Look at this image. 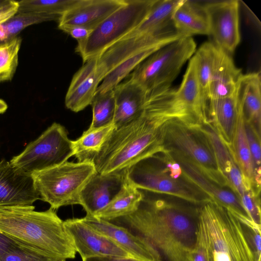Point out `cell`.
I'll return each instance as SVG.
<instances>
[{
    "label": "cell",
    "mask_w": 261,
    "mask_h": 261,
    "mask_svg": "<svg viewBox=\"0 0 261 261\" xmlns=\"http://www.w3.org/2000/svg\"><path fill=\"white\" fill-rule=\"evenodd\" d=\"M98 58V56L84 62L73 76L65 99V106L73 112H80L91 105L103 80L97 69Z\"/></svg>",
    "instance_id": "cell-18"
},
{
    "label": "cell",
    "mask_w": 261,
    "mask_h": 261,
    "mask_svg": "<svg viewBox=\"0 0 261 261\" xmlns=\"http://www.w3.org/2000/svg\"><path fill=\"white\" fill-rule=\"evenodd\" d=\"M181 0H155L144 20L129 34L167 35L176 32L172 22L173 12Z\"/></svg>",
    "instance_id": "cell-27"
},
{
    "label": "cell",
    "mask_w": 261,
    "mask_h": 261,
    "mask_svg": "<svg viewBox=\"0 0 261 261\" xmlns=\"http://www.w3.org/2000/svg\"><path fill=\"white\" fill-rule=\"evenodd\" d=\"M201 124H189L177 118L167 121L161 130L163 151L191 160L215 182L230 188L219 169L212 144Z\"/></svg>",
    "instance_id": "cell-6"
},
{
    "label": "cell",
    "mask_w": 261,
    "mask_h": 261,
    "mask_svg": "<svg viewBox=\"0 0 261 261\" xmlns=\"http://www.w3.org/2000/svg\"><path fill=\"white\" fill-rule=\"evenodd\" d=\"M167 153L178 163L184 175L212 200L225 207L236 216L249 218L239 197L231 189L215 182L191 160L177 154Z\"/></svg>",
    "instance_id": "cell-16"
},
{
    "label": "cell",
    "mask_w": 261,
    "mask_h": 261,
    "mask_svg": "<svg viewBox=\"0 0 261 261\" xmlns=\"http://www.w3.org/2000/svg\"><path fill=\"white\" fill-rule=\"evenodd\" d=\"M125 3V0H84L61 15L58 26H76L93 30Z\"/></svg>",
    "instance_id": "cell-22"
},
{
    "label": "cell",
    "mask_w": 261,
    "mask_h": 261,
    "mask_svg": "<svg viewBox=\"0 0 261 261\" xmlns=\"http://www.w3.org/2000/svg\"><path fill=\"white\" fill-rule=\"evenodd\" d=\"M15 242L0 232V257L8 251Z\"/></svg>",
    "instance_id": "cell-45"
},
{
    "label": "cell",
    "mask_w": 261,
    "mask_h": 261,
    "mask_svg": "<svg viewBox=\"0 0 261 261\" xmlns=\"http://www.w3.org/2000/svg\"><path fill=\"white\" fill-rule=\"evenodd\" d=\"M84 0H22L18 1L17 13L62 15L80 5Z\"/></svg>",
    "instance_id": "cell-34"
},
{
    "label": "cell",
    "mask_w": 261,
    "mask_h": 261,
    "mask_svg": "<svg viewBox=\"0 0 261 261\" xmlns=\"http://www.w3.org/2000/svg\"><path fill=\"white\" fill-rule=\"evenodd\" d=\"M181 37H183L176 32L165 35L127 34L98 56L97 70L103 79L115 67L131 56L149 48L162 47Z\"/></svg>",
    "instance_id": "cell-12"
},
{
    "label": "cell",
    "mask_w": 261,
    "mask_h": 261,
    "mask_svg": "<svg viewBox=\"0 0 261 261\" xmlns=\"http://www.w3.org/2000/svg\"><path fill=\"white\" fill-rule=\"evenodd\" d=\"M6 0H0V5L3 4Z\"/></svg>",
    "instance_id": "cell-48"
},
{
    "label": "cell",
    "mask_w": 261,
    "mask_h": 261,
    "mask_svg": "<svg viewBox=\"0 0 261 261\" xmlns=\"http://www.w3.org/2000/svg\"><path fill=\"white\" fill-rule=\"evenodd\" d=\"M207 115L210 122L220 138L231 145L239 115L235 94L229 97L208 100Z\"/></svg>",
    "instance_id": "cell-26"
},
{
    "label": "cell",
    "mask_w": 261,
    "mask_h": 261,
    "mask_svg": "<svg viewBox=\"0 0 261 261\" xmlns=\"http://www.w3.org/2000/svg\"><path fill=\"white\" fill-rule=\"evenodd\" d=\"M60 30L68 33L77 41L85 40L92 30L76 26H58Z\"/></svg>",
    "instance_id": "cell-42"
},
{
    "label": "cell",
    "mask_w": 261,
    "mask_h": 261,
    "mask_svg": "<svg viewBox=\"0 0 261 261\" xmlns=\"http://www.w3.org/2000/svg\"><path fill=\"white\" fill-rule=\"evenodd\" d=\"M127 170L102 174L97 172L89 180L81 194V205L86 215L93 216L106 206L120 191Z\"/></svg>",
    "instance_id": "cell-17"
},
{
    "label": "cell",
    "mask_w": 261,
    "mask_h": 261,
    "mask_svg": "<svg viewBox=\"0 0 261 261\" xmlns=\"http://www.w3.org/2000/svg\"><path fill=\"white\" fill-rule=\"evenodd\" d=\"M259 195L254 190L245 192L240 197L241 204L248 217L260 225V203Z\"/></svg>",
    "instance_id": "cell-40"
},
{
    "label": "cell",
    "mask_w": 261,
    "mask_h": 261,
    "mask_svg": "<svg viewBox=\"0 0 261 261\" xmlns=\"http://www.w3.org/2000/svg\"><path fill=\"white\" fill-rule=\"evenodd\" d=\"M196 48L192 37H181L155 51L129 76L147 92L169 89Z\"/></svg>",
    "instance_id": "cell-8"
},
{
    "label": "cell",
    "mask_w": 261,
    "mask_h": 261,
    "mask_svg": "<svg viewBox=\"0 0 261 261\" xmlns=\"http://www.w3.org/2000/svg\"><path fill=\"white\" fill-rule=\"evenodd\" d=\"M201 127L212 144L219 169L230 188L239 198L245 192L252 190L237 164L231 145L226 144L220 138L210 122L202 124Z\"/></svg>",
    "instance_id": "cell-19"
},
{
    "label": "cell",
    "mask_w": 261,
    "mask_h": 261,
    "mask_svg": "<svg viewBox=\"0 0 261 261\" xmlns=\"http://www.w3.org/2000/svg\"><path fill=\"white\" fill-rule=\"evenodd\" d=\"M242 74L230 55L220 49L208 86L207 99L234 95Z\"/></svg>",
    "instance_id": "cell-24"
},
{
    "label": "cell",
    "mask_w": 261,
    "mask_h": 261,
    "mask_svg": "<svg viewBox=\"0 0 261 261\" xmlns=\"http://www.w3.org/2000/svg\"><path fill=\"white\" fill-rule=\"evenodd\" d=\"M190 261H208L206 248L198 236L196 245L191 254Z\"/></svg>",
    "instance_id": "cell-43"
},
{
    "label": "cell",
    "mask_w": 261,
    "mask_h": 261,
    "mask_svg": "<svg viewBox=\"0 0 261 261\" xmlns=\"http://www.w3.org/2000/svg\"><path fill=\"white\" fill-rule=\"evenodd\" d=\"M34 209L33 205L0 207V232L16 243L56 258H74L76 251L56 211Z\"/></svg>",
    "instance_id": "cell-3"
},
{
    "label": "cell",
    "mask_w": 261,
    "mask_h": 261,
    "mask_svg": "<svg viewBox=\"0 0 261 261\" xmlns=\"http://www.w3.org/2000/svg\"><path fill=\"white\" fill-rule=\"evenodd\" d=\"M40 199L32 175L0 162V207L30 206Z\"/></svg>",
    "instance_id": "cell-14"
},
{
    "label": "cell",
    "mask_w": 261,
    "mask_h": 261,
    "mask_svg": "<svg viewBox=\"0 0 261 261\" xmlns=\"http://www.w3.org/2000/svg\"><path fill=\"white\" fill-rule=\"evenodd\" d=\"M143 197L144 194L130 182L126 177L123 187L118 194L93 216L108 221L126 216L138 209Z\"/></svg>",
    "instance_id": "cell-28"
},
{
    "label": "cell",
    "mask_w": 261,
    "mask_h": 261,
    "mask_svg": "<svg viewBox=\"0 0 261 261\" xmlns=\"http://www.w3.org/2000/svg\"><path fill=\"white\" fill-rule=\"evenodd\" d=\"M114 88L115 112L113 123L119 128L140 117L143 113L147 93L129 76Z\"/></svg>",
    "instance_id": "cell-21"
},
{
    "label": "cell",
    "mask_w": 261,
    "mask_h": 261,
    "mask_svg": "<svg viewBox=\"0 0 261 261\" xmlns=\"http://www.w3.org/2000/svg\"><path fill=\"white\" fill-rule=\"evenodd\" d=\"M115 129L113 122L98 127H89L76 140L72 141L74 156L78 162H93L104 143Z\"/></svg>",
    "instance_id": "cell-29"
},
{
    "label": "cell",
    "mask_w": 261,
    "mask_h": 261,
    "mask_svg": "<svg viewBox=\"0 0 261 261\" xmlns=\"http://www.w3.org/2000/svg\"><path fill=\"white\" fill-rule=\"evenodd\" d=\"M175 30L183 37L209 35L208 18L203 5L189 0H181L172 16Z\"/></svg>",
    "instance_id": "cell-25"
},
{
    "label": "cell",
    "mask_w": 261,
    "mask_h": 261,
    "mask_svg": "<svg viewBox=\"0 0 261 261\" xmlns=\"http://www.w3.org/2000/svg\"><path fill=\"white\" fill-rule=\"evenodd\" d=\"M178 118L173 97L168 93L147 97L145 109L136 119L115 129L95 158L96 171L102 174L125 170L140 160L163 151V125Z\"/></svg>",
    "instance_id": "cell-2"
},
{
    "label": "cell",
    "mask_w": 261,
    "mask_h": 261,
    "mask_svg": "<svg viewBox=\"0 0 261 261\" xmlns=\"http://www.w3.org/2000/svg\"><path fill=\"white\" fill-rule=\"evenodd\" d=\"M92 119L91 127H98L113 122L115 112V99L114 90L104 93H96L91 103Z\"/></svg>",
    "instance_id": "cell-35"
},
{
    "label": "cell",
    "mask_w": 261,
    "mask_h": 261,
    "mask_svg": "<svg viewBox=\"0 0 261 261\" xmlns=\"http://www.w3.org/2000/svg\"><path fill=\"white\" fill-rule=\"evenodd\" d=\"M82 221L94 230L106 236L132 257L145 261H162L160 253L144 239L126 227L86 215Z\"/></svg>",
    "instance_id": "cell-15"
},
{
    "label": "cell",
    "mask_w": 261,
    "mask_h": 261,
    "mask_svg": "<svg viewBox=\"0 0 261 261\" xmlns=\"http://www.w3.org/2000/svg\"><path fill=\"white\" fill-rule=\"evenodd\" d=\"M174 96L178 106L197 122L204 124L210 122L207 102L202 96L194 55L190 60L179 88L175 90Z\"/></svg>",
    "instance_id": "cell-20"
},
{
    "label": "cell",
    "mask_w": 261,
    "mask_h": 261,
    "mask_svg": "<svg viewBox=\"0 0 261 261\" xmlns=\"http://www.w3.org/2000/svg\"><path fill=\"white\" fill-rule=\"evenodd\" d=\"M208 21L209 35L219 48L230 55L240 42L239 1L228 0L203 4Z\"/></svg>",
    "instance_id": "cell-11"
},
{
    "label": "cell",
    "mask_w": 261,
    "mask_h": 261,
    "mask_svg": "<svg viewBox=\"0 0 261 261\" xmlns=\"http://www.w3.org/2000/svg\"><path fill=\"white\" fill-rule=\"evenodd\" d=\"M231 148L234 159L246 180L260 194L256 187L253 167L246 136L245 121L239 109V115L232 136Z\"/></svg>",
    "instance_id": "cell-30"
},
{
    "label": "cell",
    "mask_w": 261,
    "mask_h": 261,
    "mask_svg": "<svg viewBox=\"0 0 261 261\" xmlns=\"http://www.w3.org/2000/svg\"><path fill=\"white\" fill-rule=\"evenodd\" d=\"M64 224L76 252L82 259L94 257H132L110 239L84 222L81 218L67 219L64 221Z\"/></svg>",
    "instance_id": "cell-13"
},
{
    "label": "cell",
    "mask_w": 261,
    "mask_h": 261,
    "mask_svg": "<svg viewBox=\"0 0 261 261\" xmlns=\"http://www.w3.org/2000/svg\"><path fill=\"white\" fill-rule=\"evenodd\" d=\"M61 15L36 13H17L0 25V43L8 42L26 27L44 21H59Z\"/></svg>",
    "instance_id": "cell-31"
},
{
    "label": "cell",
    "mask_w": 261,
    "mask_h": 261,
    "mask_svg": "<svg viewBox=\"0 0 261 261\" xmlns=\"http://www.w3.org/2000/svg\"><path fill=\"white\" fill-rule=\"evenodd\" d=\"M259 72L242 74L238 83L235 96L244 121L260 133L261 91Z\"/></svg>",
    "instance_id": "cell-23"
},
{
    "label": "cell",
    "mask_w": 261,
    "mask_h": 261,
    "mask_svg": "<svg viewBox=\"0 0 261 261\" xmlns=\"http://www.w3.org/2000/svg\"><path fill=\"white\" fill-rule=\"evenodd\" d=\"M55 261H66V259L63 258H59L56 260Z\"/></svg>",
    "instance_id": "cell-47"
},
{
    "label": "cell",
    "mask_w": 261,
    "mask_h": 261,
    "mask_svg": "<svg viewBox=\"0 0 261 261\" xmlns=\"http://www.w3.org/2000/svg\"><path fill=\"white\" fill-rule=\"evenodd\" d=\"M8 108V105L5 101L0 99V114H3L6 112Z\"/></svg>",
    "instance_id": "cell-46"
},
{
    "label": "cell",
    "mask_w": 261,
    "mask_h": 261,
    "mask_svg": "<svg viewBox=\"0 0 261 261\" xmlns=\"http://www.w3.org/2000/svg\"><path fill=\"white\" fill-rule=\"evenodd\" d=\"M245 127L253 167L255 183L257 190L260 192V133L252 124L245 121Z\"/></svg>",
    "instance_id": "cell-38"
},
{
    "label": "cell",
    "mask_w": 261,
    "mask_h": 261,
    "mask_svg": "<svg viewBox=\"0 0 261 261\" xmlns=\"http://www.w3.org/2000/svg\"><path fill=\"white\" fill-rule=\"evenodd\" d=\"M200 207L175 197L146 198L144 195L134 213L113 221L145 240L168 261H190L197 243Z\"/></svg>",
    "instance_id": "cell-1"
},
{
    "label": "cell",
    "mask_w": 261,
    "mask_h": 261,
    "mask_svg": "<svg viewBox=\"0 0 261 261\" xmlns=\"http://www.w3.org/2000/svg\"><path fill=\"white\" fill-rule=\"evenodd\" d=\"M234 216L240 222L244 237L252 252L255 261L261 260L260 225L256 224L249 218Z\"/></svg>",
    "instance_id": "cell-39"
},
{
    "label": "cell",
    "mask_w": 261,
    "mask_h": 261,
    "mask_svg": "<svg viewBox=\"0 0 261 261\" xmlns=\"http://www.w3.org/2000/svg\"><path fill=\"white\" fill-rule=\"evenodd\" d=\"M161 47H155L142 51L119 63L106 75L96 93H101L114 89L138 64Z\"/></svg>",
    "instance_id": "cell-32"
},
{
    "label": "cell",
    "mask_w": 261,
    "mask_h": 261,
    "mask_svg": "<svg viewBox=\"0 0 261 261\" xmlns=\"http://www.w3.org/2000/svg\"><path fill=\"white\" fill-rule=\"evenodd\" d=\"M18 9V1L6 0L0 5V25L17 14Z\"/></svg>",
    "instance_id": "cell-41"
},
{
    "label": "cell",
    "mask_w": 261,
    "mask_h": 261,
    "mask_svg": "<svg viewBox=\"0 0 261 261\" xmlns=\"http://www.w3.org/2000/svg\"><path fill=\"white\" fill-rule=\"evenodd\" d=\"M197 236L208 261H255L239 220L213 200L200 207Z\"/></svg>",
    "instance_id": "cell-4"
},
{
    "label": "cell",
    "mask_w": 261,
    "mask_h": 261,
    "mask_svg": "<svg viewBox=\"0 0 261 261\" xmlns=\"http://www.w3.org/2000/svg\"><path fill=\"white\" fill-rule=\"evenodd\" d=\"M126 177L138 189L166 195L196 205L212 200L184 175L178 163L165 151L137 162L127 169Z\"/></svg>",
    "instance_id": "cell-5"
},
{
    "label": "cell",
    "mask_w": 261,
    "mask_h": 261,
    "mask_svg": "<svg viewBox=\"0 0 261 261\" xmlns=\"http://www.w3.org/2000/svg\"><path fill=\"white\" fill-rule=\"evenodd\" d=\"M21 38L16 37L12 40L0 43V83L13 78L18 64V53Z\"/></svg>",
    "instance_id": "cell-36"
},
{
    "label": "cell",
    "mask_w": 261,
    "mask_h": 261,
    "mask_svg": "<svg viewBox=\"0 0 261 261\" xmlns=\"http://www.w3.org/2000/svg\"><path fill=\"white\" fill-rule=\"evenodd\" d=\"M219 50L214 43L206 42L202 44L194 54L202 96L207 102L208 86Z\"/></svg>",
    "instance_id": "cell-33"
},
{
    "label": "cell",
    "mask_w": 261,
    "mask_h": 261,
    "mask_svg": "<svg viewBox=\"0 0 261 261\" xmlns=\"http://www.w3.org/2000/svg\"><path fill=\"white\" fill-rule=\"evenodd\" d=\"M82 260L83 261H145L132 257H94Z\"/></svg>",
    "instance_id": "cell-44"
},
{
    "label": "cell",
    "mask_w": 261,
    "mask_h": 261,
    "mask_svg": "<svg viewBox=\"0 0 261 261\" xmlns=\"http://www.w3.org/2000/svg\"><path fill=\"white\" fill-rule=\"evenodd\" d=\"M96 172L93 162L67 161L32 176L40 199L57 211L63 206L81 205V192Z\"/></svg>",
    "instance_id": "cell-7"
},
{
    "label": "cell",
    "mask_w": 261,
    "mask_h": 261,
    "mask_svg": "<svg viewBox=\"0 0 261 261\" xmlns=\"http://www.w3.org/2000/svg\"><path fill=\"white\" fill-rule=\"evenodd\" d=\"M59 259L43 251L15 242L0 261H55Z\"/></svg>",
    "instance_id": "cell-37"
},
{
    "label": "cell",
    "mask_w": 261,
    "mask_h": 261,
    "mask_svg": "<svg viewBox=\"0 0 261 261\" xmlns=\"http://www.w3.org/2000/svg\"><path fill=\"white\" fill-rule=\"evenodd\" d=\"M258 261H261V260H258Z\"/></svg>",
    "instance_id": "cell-49"
},
{
    "label": "cell",
    "mask_w": 261,
    "mask_h": 261,
    "mask_svg": "<svg viewBox=\"0 0 261 261\" xmlns=\"http://www.w3.org/2000/svg\"><path fill=\"white\" fill-rule=\"evenodd\" d=\"M155 0H125V3L94 29L75 51L83 63L98 56L135 29L144 20Z\"/></svg>",
    "instance_id": "cell-9"
},
{
    "label": "cell",
    "mask_w": 261,
    "mask_h": 261,
    "mask_svg": "<svg viewBox=\"0 0 261 261\" xmlns=\"http://www.w3.org/2000/svg\"><path fill=\"white\" fill-rule=\"evenodd\" d=\"M73 155L72 141L69 139L67 130L54 122L10 163L32 175L64 163Z\"/></svg>",
    "instance_id": "cell-10"
}]
</instances>
